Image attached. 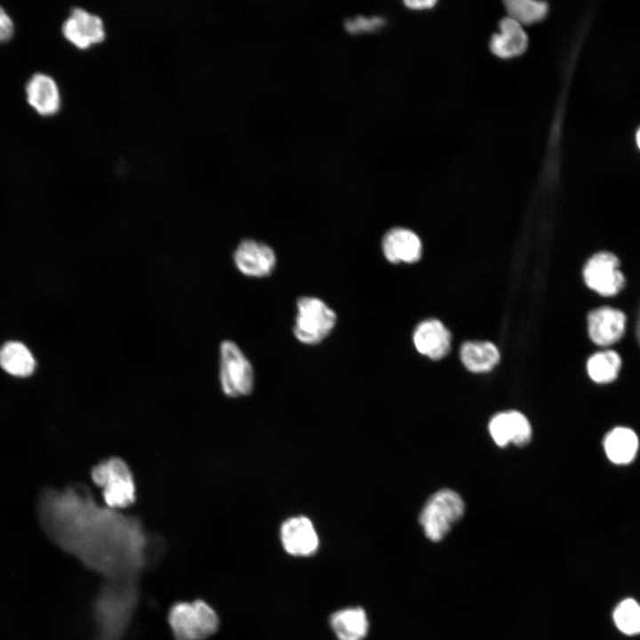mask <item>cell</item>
<instances>
[{"instance_id":"6da1fadb","label":"cell","mask_w":640,"mask_h":640,"mask_svg":"<svg viewBox=\"0 0 640 640\" xmlns=\"http://www.w3.org/2000/svg\"><path fill=\"white\" fill-rule=\"evenodd\" d=\"M97 504L84 484L48 489L39 501L42 524L63 548L81 553L90 547L143 540V530L134 516Z\"/></svg>"},{"instance_id":"7a4b0ae2","label":"cell","mask_w":640,"mask_h":640,"mask_svg":"<svg viewBox=\"0 0 640 640\" xmlns=\"http://www.w3.org/2000/svg\"><path fill=\"white\" fill-rule=\"evenodd\" d=\"M91 478L101 489L107 508L119 511L135 503L134 476L123 459L112 456L100 460L91 469Z\"/></svg>"},{"instance_id":"3957f363","label":"cell","mask_w":640,"mask_h":640,"mask_svg":"<svg viewBox=\"0 0 640 640\" xmlns=\"http://www.w3.org/2000/svg\"><path fill=\"white\" fill-rule=\"evenodd\" d=\"M296 310L292 332L297 340L303 344L320 343L336 325L335 311L319 298L300 297L296 302Z\"/></svg>"},{"instance_id":"277c9868","label":"cell","mask_w":640,"mask_h":640,"mask_svg":"<svg viewBox=\"0 0 640 640\" xmlns=\"http://www.w3.org/2000/svg\"><path fill=\"white\" fill-rule=\"evenodd\" d=\"M465 504L459 493L451 489L435 492L420 515V524L431 541L441 540L463 516Z\"/></svg>"},{"instance_id":"5b68a950","label":"cell","mask_w":640,"mask_h":640,"mask_svg":"<svg viewBox=\"0 0 640 640\" xmlns=\"http://www.w3.org/2000/svg\"><path fill=\"white\" fill-rule=\"evenodd\" d=\"M219 379L221 391L228 397L249 395L254 374L251 362L233 340H224L219 348Z\"/></svg>"},{"instance_id":"8992f818","label":"cell","mask_w":640,"mask_h":640,"mask_svg":"<svg viewBox=\"0 0 640 640\" xmlns=\"http://www.w3.org/2000/svg\"><path fill=\"white\" fill-rule=\"evenodd\" d=\"M169 622L177 640H203L212 635L219 619L214 610L202 600L174 604Z\"/></svg>"},{"instance_id":"52a82bcc","label":"cell","mask_w":640,"mask_h":640,"mask_svg":"<svg viewBox=\"0 0 640 640\" xmlns=\"http://www.w3.org/2000/svg\"><path fill=\"white\" fill-rule=\"evenodd\" d=\"M619 266V260L614 254L606 252L596 253L584 267L587 285L603 296L618 293L625 283Z\"/></svg>"},{"instance_id":"ba28073f","label":"cell","mask_w":640,"mask_h":640,"mask_svg":"<svg viewBox=\"0 0 640 640\" xmlns=\"http://www.w3.org/2000/svg\"><path fill=\"white\" fill-rule=\"evenodd\" d=\"M233 261L236 269L245 276H269L276 265L275 251L267 244L252 238L243 239L236 247Z\"/></svg>"},{"instance_id":"9c48e42d","label":"cell","mask_w":640,"mask_h":640,"mask_svg":"<svg viewBox=\"0 0 640 640\" xmlns=\"http://www.w3.org/2000/svg\"><path fill=\"white\" fill-rule=\"evenodd\" d=\"M284 549L294 556H308L316 552L319 537L312 521L305 516L286 519L280 527Z\"/></svg>"},{"instance_id":"30bf717a","label":"cell","mask_w":640,"mask_h":640,"mask_svg":"<svg viewBox=\"0 0 640 640\" xmlns=\"http://www.w3.org/2000/svg\"><path fill=\"white\" fill-rule=\"evenodd\" d=\"M494 443L505 447L508 444L516 446L527 444L532 435V426L524 414L518 411H506L492 417L488 425Z\"/></svg>"},{"instance_id":"8fae6325","label":"cell","mask_w":640,"mask_h":640,"mask_svg":"<svg viewBox=\"0 0 640 640\" xmlns=\"http://www.w3.org/2000/svg\"><path fill=\"white\" fill-rule=\"evenodd\" d=\"M62 32L68 42L80 49L100 43L106 36L102 20L79 7L72 9L63 23Z\"/></svg>"},{"instance_id":"7c38bea8","label":"cell","mask_w":640,"mask_h":640,"mask_svg":"<svg viewBox=\"0 0 640 640\" xmlns=\"http://www.w3.org/2000/svg\"><path fill=\"white\" fill-rule=\"evenodd\" d=\"M421 242L412 230L405 228H393L381 239V251L390 263H413L421 256Z\"/></svg>"},{"instance_id":"4fadbf2b","label":"cell","mask_w":640,"mask_h":640,"mask_svg":"<svg viewBox=\"0 0 640 640\" xmlns=\"http://www.w3.org/2000/svg\"><path fill=\"white\" fill-rule=\"evenodd\" d=\"M499 32L494 33L489 42L490 51L496 57L509 60L525 52L529 44L527 33L523 26L507 16L499 22Z\"/></svg>"},{"instance_id":"5bb4252c","label":"cell","mask_w":640,"mask_h":640,"mask_svg":"<svg viewBox=\"0 0 640 640\" xmlns=\"http://www.w3.org/2000/svg\"><path fill=\"white\" fill-rule=\"evenodd\" d=\"M412 340L418 352L432 360L443 358L451 348V334L436 319L420 323L413 332Z\"/></svg>"},{"instance_id":"9a60e30c","label":"cell","mask_w":640,"mask_h":640,"mask_svg":"<svg viewBox=\"0 0 640 640\" xmlns=\"http://www.w3.org/2000/svg\"><path fill=\"white\" fill-rule=\"evenodd\" d=\"M625 324L624 314L608 307L596 308L588 316L589 336L600 346H608L619 340L624 333Z\"/></svg>"},{"instance_id":"2e32d148","label":"cell","mask_w":640,"mask_h":640,"mask_svg":"<svg viewBox=\"0 0 640 640\" xmlns=\"http://www.w3.org/2000/svg\"><path fill=\"white\" fill-rule=\"evenodd\" d=\"M28 103L39 115L51 116L55 114L60 106L58 85L54 79L43 73L33 75L26 84Z\"/></svg>"},{"instance_id":"e0dca14e","label":"cell","mask_w":640,"mask_h":640,"mask_svg":"<svg viewBox=\"0 0 640 640\" xmlns=\"http://www.w3.org/2000/svg\"><path fill=\"white\" fill-rule=\"evenodd\" d=\"M330 626L339 640H363L369 631V620L361 607H348L333 612Z\"/></svg>"},{"instance_id":"ac0fdd59","label":"cell","mask_w":640,"mask_h":640,"mask_svg":"<svg viewBox=\"0 0 640 640\" xmlns=\"http://www.w3.org/2000/svg\"><path fill=\"white\" fill-rule=\"evenodd\" d=\"M460 356L464 366L475 373L490 372L500 361L499 349L490 341H467Z\"/></svg>"},{"instance_id":"d6986e66","label":"cell","mask_w":640,"mask_h":640,"mask_svg":"<svg viewBox=\"0 0 640 640\" xmlns=\"http://www.w3.org/2000/svg\"><path fill=\"white\" fill-rule=\"evenodd\" d=\"M604 448L608 459L618 465L630 463L638 450V438L636 433L628 428H615L604 440Z\"/></svg>"},{"instance_id":"ffe728a7","label":"cell","mask_w":640,"mask_h":640,"mask_svg":"<svg viewBox=\"0 0 640 640\" xmlns=\"http://www.w3.org/2000/svg\"><path fill=\"white\" fill-rule=\"evenodd\" d=\"M0 366L11 375L27 377L34 372L36 360L23 343L8 341L0 348Z\"/></svg>"},{"instance_id":"44dd1931","label":"cell","mask_w":640,"mask_h":640,"mask_svg":"<svg viewBox=\"0 0 640 640\" xmlns=\"http://www.w3.org/2000/svg\"><path fill=\"white\" fill-rule=\"evenodd\" d=\"M620 356L606 350L594 354L587 363V371L590 379L596 383H609L614 380L620 369Z\"/></svg>"},{"instance_id":"7402d4cb","label":"cell","mask_w":640,"mask_h":640,"mask_svg":"<svg viewBox=\"0 0 640 640\" xmlns=\"http://www.w3.org/2000/svg\"><path fill=\"white\" fill-rule=\"evenodd\" d=\"M508 16L523 25L542 21L548 13V4L543 1L508 0L504 2Z\"/></svg>"},{"instance_id":"603a6c76","label":"cell","mask_w":640,"mask_h":640,"mask_svg":"<svg viewBox=\"0 0 640 640\" xmlns=\"http://www.w3.org/2000/svg\"><path fill=\"white\" fill-rule=\"evenodd\" d=\"M617 628L627 635L640 633V604L632 598L621 601L613 612Z\"/></svg>"},{"instance_id":"cb8c5ba5","label":"cell","mask_w":640,"mask_h":640,"mask_svg":"<svg viewBox=\"0 0 640 640\" xmlns=\"http://www.w3.org/2000/svg\"><path fill=\"white\" fill-rule=\"evenodd\" d=\"M386 23L385 18L381 16H372L367 18L362 15L347 19L344 21L345 28L352 34L366 31H374L383 27Z\"/></svg>"},{"instance_id":"d4e9b609","label":"cell","mask_w":640,"mask_h":640,"mask_svg":"<svg viewBox=\"0 0 640 640\" xmlns=\"http://www.w3.org/2000/svg\"><path fill=\"white\" fill-rule=\"evenodd\" d=\"M14 25L12 18L0 5V43L8 41L13 35Z\"/></svg>"},{"instance_id":"484cf974","label":"cell","mask_w":640,"mask_h":640,"mask_svg":"<svg viewBox=\"0 0 640 640\" xmlns=\"http://www.w3.org/2000/svg\"><path fill=\"white\" fill-rule=\"evenodd\" d=\"M404 5L412 10L423 11L433 9L437 4L435 0H406Z\"/></svg>"},{"instance_id":"4316f807","label":"cell","mask_w":640,"mask_h":640,"mask_svg":"<svg viewBox=\"0 0 640 640\" xmlns=\"http://www.w3.org/2000/svg\"><path fill=\"white\" fill-rule=\"evenodd\" d=\"M636 336H637V340H638L639 344H640V316H639V320H638V324H637V328H636Z\"/></svg>"},{"instance_id":"83f0119b","label":"cell","mask_w":640,"mask_h":640,"mask_svg":"<svg viewBox=\"0 0 640 640\" xmlns=\"http://www.w3.org/2000/svg\"><path fill=\"white\" fill-rule=\"evenodd\" d=\"M636 142H637V145H638V147H639V148H640V128H639V130H638L637 132H636Z\"/></svg>"}]
</instances>
